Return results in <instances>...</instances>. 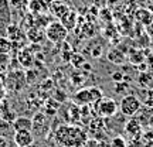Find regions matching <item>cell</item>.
Returning a JSON list of instances; mask_svg holds the SVG:
<instances>
[{"label": "cell", "instance_id": "obj_13", "mask_svg": "<svg viewBox=\"0 0 153 147\" xmlns=\"http://www.w3.org/2000/svg\"><path fill=\"white\" fill-rule=\"evenodd\" d=\"M135 18H136L140 24H143V26L146 27L149 23L153 20V11H150V10H148V9L142 7V9L136 10V13H135Z\"/></svg>", "mask_w": 153, "mask_h": 147}, {"label": "cell", "instance_id": "obj_14", "mask_svg": "<svg viewBox=\"0 0 153 147\" xmlns=\"http://www.w3.org/2000/svg\"><path fill=\"white\" fill-rule=\"evenodd\" d=\"M128 60H129V62H131L132 65L137 66L139 64L145 62L146 57H145V52H143V51L133 48V49H131V51H129V54H128Z\"/></svg>", "mask_w": 153, "mask_h": 147}, {"label": "cell", "instance_id": "obj_2", "mask_svg": "<svg viewBox=\"0 0 153 147\" xmlns=\"http://www.w3.org/2000/svg\"><path fill=\"white\" fill-rule=\"evenodd\" d=\"M102 98H104V93L99 88H84L74 95V103L78 106H89V105H95Z\"/></svg>", "mask_w": 153, "mask_h": 147}, {"label": "cell", "instance_id": "obj_4", "mask_svg": "<svg viewBox=\"0 0 153 147\" xmlns=\"http://www.w3.org/2000/svg\"><path fill=\"white\" fill-rule=\"evenodd\" d=\"M94 109H95V112L99 114V117L108 119V117H114L115 114L118 113V110H119V103H118L115 99L104 96V98L99 99L98 102L94 105Z\"/></svg>", "mask_w": 153, "mask_h": 147}, {"label": "cell", "instance_id": "obj_16", "mask_svg": "<svg viewBox=\"0 0 153 147\" xmlns=\"http://www.w3.org/2000/svg\"><path fill=\"white\" fill-rule=\"evenodd\" d=\"M10 51H11L10 38L0 37V52H3V54H10Z\"/></svg>", "mask_w": 153, "mask_h": 147}, {"label": "cell", "instance_id": "obj_6", "mask_svg": "<svg viewBox=\"0 0 153 147\" xmlns=\"http://www.w3.org/2000/svg\"><path fill=\"white\" fill-rule=\"evenodd\" d=\"M14 143L17 147H30L34 143L33 131H14Z\"/></svg>", "mask_w": 153, "mask_h": 147}, {"label": "cell", "instance_id": "obj_11", "mask_svg": "<svg viewBox=\"0 0 153 147\" xmlns=\"http://www.w3.org/2000/svg\"><path fill=\"white\" fill-rule=\"evenodd\" d=\"M50 11H51L58 20H61V18L70 11V7H68L65 3H62V1H53L51 6H50Z\"/></svg>", "mask_w": 153, "mask_h": 147}, {"label": "cell", "instance_id": "obj_3", "mask_svg": "<svg viewBox=\"0 0 153 147\" xmlns=\"http://www.w3.org/2000/svg\"><path fill=\"white\" fill-rule=\"evenodd\" d=\"M142 109V100L136 95H125L119 102V110L123 116L135 117L137 112Z\"/></svg>", "mask_w": 153, "mask_h": 147}, {"label": "cell", "instance_id": "obj_10", "mask_svg": "<svg viewBox=\"0 0 153 147\" xmlns=\"http://www.w3.org/2000/svg\"><path fill=\"white\" fill-rule=\"evenodd\" d=\"M106 58L109 62L115 64V65H122L126 61V55L123 51H120L119 48H112L106 52Z\"/></svg>", "mask_w": 153, "mask_h": 147}, {"label": "cell", "instance_id": "obj_21", "mask_svg": "<svg viewBox=\"0 0 153 147\" xmlns=\"http://www.w3.org/2000/svg\"><path fill=\"white\" fill-rule=\"evenodd\" d=\"M112 79L118 83V82H122L125 79V75H123L122 72H114V74H112Z\"/></svg>", "mask_w": 153, "mask_h": 147}, {"label": "cell", "instance_id": "obj_22", "mask_svg": "<svg viewBox=\"0 0 153 147\" xmlns=\"http://www.w3.org/2000/svg\"><path fill=\"white\" fill-rule=\"evenodd\" d=\"M0 147H9V142L4 136H0Z\"/></svg>", "mask_w": 153, "mask_h": 147}, {"label": "cell", "instance_id": "obj_1", "mask_svg": "<svg viewBox=\"0 0 153 147\" xmlns=\"http://www.w3.org/2000/svg\"><path fill=\"white\" fill-rule=\"evenodd\" d=\"M55 140L64 147H82L88 137L79 126L61 125L55 130Z\"/></svg>", "mask_w": 153, "mask_h": 147}, {"label": "cell", "instance_id": "obj_12", "mask_svg": "<svg viewBox=\"0 0 153 147\" xmlns=\"http://www.w3.org/2000/svg\"><path fill=\"white\" fill-rule=\"evenodd\" d=\"M60 21L62 23V26H64L68 31H71V30H74L75 26H76V21H78V14H76V11L70 10L65 16L61 18Z\"/></svg>", "mask_w": 153, "mask_h": 147}, {"label": "cell", "instance_id": "obj_15", "mask_svg": "<svg viewBox=\"0 0 153 147\" xmlns=\"http://www.w3.org/2000/svg\"><path fill=\"white\" fill-rule=\"evenodd\" d=\"M10 62H11L10 54H3V52H0V74L6 72L9 68H10Z\"/></svg>", "mask_w": 153, "mask_h": 147}, {"label": "cell", "instance_id": "obj_18", "mask_svg": "<svg viewBox=\"0 0 153 147\" xmlns=\"http://www.w3.org/2000/svg\"><path fill=\"white\" fill-rule=\"evenodd\" d=\"M111 147H126V142L123 140V137H115L112 139V142H111Z\"/></svg>", "mask_w": 153, "mask_h": 147}, {"label": "cell", "instance_id": "obj_17", "mask_svg": "<svg viewBox=\"0 0 153 147\" xmlns=\"http://www.w3.org/2000/svg\"><path fill=\"white\" fill-rule=\"evenodd\" d=\"M145 92V99L142 102H145L146 108H153V89H143Z\"/></svg>", "mask_w": 153, "mask_h": 147}, {"label": "cell", "instance_id": "obj_19", "mask_svg": "<svg viewBox=\"0 0 153 147\" xmlns=\"http://www.w3.org/2000/svg\"><path fill=\"white\" fill-rule=\"evenodd\" d=\"M82 147H102V144H101L97 139H88Z\"/></svg>", "mask_w": 153, "mask_h": 147}, {"label": "cell", "instance_id": "obj_20", "mask_svg": "<svg viewBox=\"0 0 153 147\" xmlns=\"http://www.w3.org/2000/svg\"><path fill=\"white\" fill-rule=\"evenodd\" d=\"M145 31H146V35H148V37L153 41V20L149 23L146 27H145Z\"/></svg>", "mask_w": 153, "mask_h": 147}, {"label": "cell", "instance_id": "obj_7", "mask_svg": "<svg viewBox=\"0 0 153 147\" xmlns=\"http://www.w3.org/2000/svg\"><path fill=\"white\" fill-rule=\"evenodd\" d=\"M13 129L14 131H31L33 130V119L26 117V116H20L13 120Z\"/></svg>", "mask_w": 153, "mask_h": 147}, {"label": "cell", "instance_id": "obj_5", "mask_svg": "<svg viewBox=\"0 0 153 147\" xmlns=\"http://www.w3.org/2000/svg\"><path fill=\"white\" fill-rule=\"evenodd\" d=\"M45 35L51 43L54 44H60L65 41L67 35H68V30H67L62 23L58 20V21H51L47 26V30H45Z\"/></svg>", "mask_w": 153, "mask_h": 147}, {"label": "cell", "instance_id": "obj_9", "mask_svg": "<svg viewBox=\"0 0 153 147\" xmlns=\"http://www.w3.org/2000/svg\"><path fill=\"white\" fill-rule=\"evenodd\" d=\"M137 85L142 89H153V71H145L137 75Z\"/></svg>", "mask_w": 153, "mask_h": 147}, {"label": "cell", "instance_id": "obj_8", "mask_svg": "<svg viewBox=\"0 0 153 147\" xmlns=\"http://www.w3.org/2000/svg\"><path fill=\"white\" fill-rule=\"evenodd\" d=\"M125 130L131 137H140V134H142V125H140V122L136 117H131L125 126Z\"/></svg>", "mask_w": 153, "mask_h": 147}]
</instances>
